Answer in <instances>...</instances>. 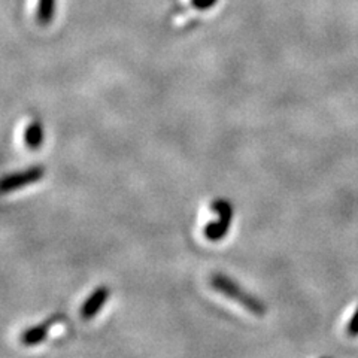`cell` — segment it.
Returning <instances> with one entry per match:
<instances>
[{
    "instance_id": "obj_1",
    "label": "cell",
    "mask_w": 358,
    "mask_h": 358,
    "mask_svg": "<svg viewBox=\"0 0 358 358\" xmlns=\"http://www.w3.org/2000/svg\"><path fill=\"white\" fill-rule=\"evenodd\" d=\"M210 287L214 288L222 296H226L234 301H238L246 310L254 313L257 317H263L266 313V305L262 300L257 299L255 296L246 293V291L233 281L231 278L222 275V273H214L210 276Z\"/></svg>"
},
{
    "instance_id": "obj_2",
    "label": "cell",
    "mask_w": 358,
    "mask_h": 358,
    "mask_svg": "<svg viewBox=\"0 0 358 358\" xmlns=\"http://www.w3.org/2000/svg\"><path fill=\"white\" fill-rule=\"evenodd\" d=\"M210 209L217 212L218 220L210 221L205 226L203 234L209 242H220L227 236L233 220V206L229 200L217 199L210 203Z\"/></svg>"
},
{
    "instance_id": "obj_3",
    "label": "cell",
    "mask_w": 358,
    "mask_h": 358,
    "mask_svg": "<svg viewBox=\"0 0 358 358\" xmlns=\"http://www.w3.org/2000/svg\"><path fill=\"white\" fill-rule=\"evenodd\" d=\"M43 176H45L43 166H31L29 169L6 175L2 179V185H0V188H2L3 194H8V193L17 192V189L22 187L39 182Z\"/></svg>"
},
{
    "instance_id": "obj_4",
    "label": "cell",
    "mask_w": 358,
    "mask_h": 358,
    "mask_svg": "<svg viewBox=\"0 0 358 358\" xmlns=\"http://www.w3.org/2000/svg\"><path fill=\"white\" fill-rule=\"evenodd\" d=\"M110 296V289L106 285H100L97 287L92 294H90L84 303L80 308V315L83 320H92L96 315H99V312L102 310L105 303L108 301Z\"/></svg>"
},
{
    "instance_id": "obj_5",
    "label": "cell",
    "mask_w": 358,
    "mask_h": 358,
    "mask_svg": "<svg viewBox=\"0 0 358 358\" xmlns=\"http://www.w3.org/2000/svg\"><path fill=\"white\" fill-rule=\"evenodd\" d=\"M52 322H54V318L43 321L42 324H39V326H33V327L24 330L20 336V342L26 346L42 343L45 339H47L48 330L52 326Z\"/></svg>"
},
{
    "instance_id": "obj_6",
    "label": "cell",
    "mask_w": 358,
    "mask_h": 358,
    "mask_svg": "<svg viewBox=\"0 0 358 358\" xmlns=\"http://www.w3.org/2000/svg\"><path fill=\"white\" fill-rule=\"evenodd\" d=\"M43 139H45V133H43V127L41 122L39 121L30 122V124L24 130L26 147L31 151H38L43 145Z\"/></svg>"
},
{
    "instance_id": "obj_7",
    "label": "cell",
    "mask_w": 358,
    "mask_h": 358,
    "mask_svg": "<svg viewBox=\"0 0 358 358\" xmlns=\"http://www.w3.org/2000/svg\"><path fill=\"white\" fill-rule=\"evenodd\" d=\"M55 13V0H39L36 20L41 26H47L52 21Z\"/></svg>"
},
{
    "instance_id": "obj_8",
    "label": "cell",
    "mask_w": 358,
    "mask_h": 358,
    "mask_svg": "<svg viewBox=\"0 0 358 358\" xmlns=\"http://www.w3.org/2000/svg\"><path fill=\"white\" fill-rule=\"evenodd\" d=\"M348 334L352 336V338H355V336H358V308L355 310V313L352 315L350 324H348Z\"/></svg>"
},
{
    "instance_id": "obj_9",
    "label": "cell",
    "mask_w": 358,
    "mask_h": 358,
    "mask_svg": "<svg viewBox=\"0 0 358 358\" xmlns=\"http://www.w3.org/2000/svg\"><path fill=\"white\" fill-rule=\"evenodd\" d=\"M193 3L197 9H208L217 3V0H193Z\"/></svg>"
}]
</instances>
